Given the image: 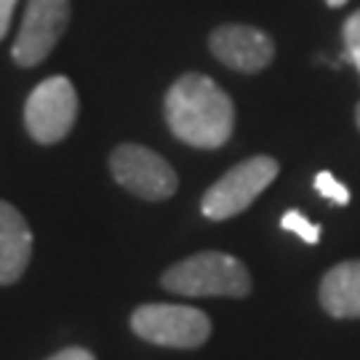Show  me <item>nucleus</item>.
Segmentation results:
<instances>
[{
  "instance_id": "9b49d317",
  "label": "nucleus",
  "mask_w": 360,
  "mask_h": 360,
  "mask_svg": "<svg viewBox=\"0 0 360 360\" xmlns=\"http://www.w3.org/2000/svg\"><path fill=\"white\" fill-rule=\"evenodd\" d=\"M281 227L288 232H294L296 238H302V240L309 245H315L321 240V227L312 224L302 211H285L283 219H281Z\"/></svg>"
},
{
  "instance_id": "f8f14e48",
  "label": "nucleus",
  "mask_w": 360,
  "mask_h": 360,
  "mask_svg": "<svg viewBox=\"0 0 360 360\" xmlns=\"http://www.w3.org/2000/svg\"><path fill=\"white\" fill-rule=\"evenodd\" d=\"M315 190H318L323 198H328L331 203H336V206H347L349 203V190L336 179L331 171H321V174L315 176Z\"/></svg>"
},
{
  "instance_id": "6e6552de",
  "label": "nucleus",
  "mask_w": 360,
  "mask_h": 360,
  "mask_svg": "<svg viewBox=\"0 0 360 360\" xmlns=\"http://www.w3.org/2000/svg\"><path fill=\"white\" fill-rule=\"evenodd\" d=\"M211 53L219 62L238 72H259L275 59V43L272 38L248 25H221L208 38Z\"/></svg>"
},
{
  "instance_id": "7ed1b4c3",
  "label": "nucleus",
  "mask_w": 360,
  "mask_h": 360,
  "mask_svg": "<svg viewBox=\"0 0 360 360\" xmlns=\"http://www.w3.org/2000/svg\"><path fill=\"white\" fill-rule=\"evenodd\" d=\"M278 171L281 166L270 155H254L243 163H238L206 190L200 200L203 217H208L211 221H224V219L243 214L275 181Z\"/></svg>"
},
{
  "instance_id": "ddd939ff",
  "label": "nucleus",
  "mask_w": 360,
  "mask_h": 360,
  "mask_svg": "<svg viewBox=\"0 0 360 360\" xmlns=\"http://www.w3.org/2000/svg\"><path fill=\"white\" fill-rule=\"evenodd\" d=\"M342 38H345V46H347V59L358 67L360 72V8L347 16V22L342 27Z\"/></svg>"
},
{
  "instance_id": "f3484780",
  "label": "nucleus",
  "mask_w": 360,
  "mask_h": 360,
  "mask_svg": "<svg viewBox=\"0 0 360 360\" xmlns=\"http://www.w3.org/2000/svg\"><path fill=\"white\" fill-rule=\"evenodd\" d=\"M355 123H358V129H360V102H358V107H355Z\"/></svg>"
},
{
  "instance_id": "4468645a",
  "label": "nucleus",
  "mask_w": 360,
  "mask_h": 360,
  "mask_svg": "<svg viewBox=\"0 0 360 360\" xmlns=\"http://www.w3.org/2000/svg\"><path fill=\"white\" fill-rule=\"evenodd\" d=\"M16 3H19V0H0V40L6 38V32H8V27H11V16H13Z\"/></svg>"
},
{
  "instance_id": "39448f33",
  "label": "nucleus",
  "mask_w": 360,
  "mask_h": 360,
  "mask_svg": "<svg viewBox=\"0 0 360 360\" xmlns=\"http://www.w3.org/2000/svg\"><path fill=\"white\" fill-rule=\"evenodd\" d=\"M110 171L120 187L142 200L158 203L176 193L179 179L163 155L142 144H120L110 155Z\"/></svg>"
},
{
  "instance_id": "f03ea898",
  "label": "nucleus",
  "mask_w": 360,
  "mask_h": 360,
  "mask_svg": "<svg viewBox=\"0 0 360 360\" xmlns=\"http://www.w3.org/2000/svg\"><path fill=\"white\" fill-rule=\"evenodd\" d=\"M166 291L179 296H232L243 299L251 294V275L240 259L219 251H203L181 259L160 278Z\"/></svg>"
},
{
  "instance_id": "dca6fc26",
  "label": "nucleus",
  "mask_w": 360,
  "mask_h": 360,
  "mask_svg": "<svg viewBox=\"0 0 360 360\" xmlns=\"http://www.w3.org/2000/svg\"><path fill=\"white\" fill-rule=\"evenodd\" d=\"M326 3H328V6H331V8H339V6H345V3H347V0H326Z\"/></svg>"
},
{
  "instance_id": "2eb2a0df",
  "label": "nucleus",
  "mask_w": 360,
  "mask_h": 360,
  "mask_svg": "<svg viewBox=\"0 0 360 360\" xmlns=\"http://www.w3.org/2000/svg\"><path fill=\"white\" fill-rule=\"evenodd\" d=\"M49 360H96V358L83 347H67V349H62V352L51 355Z\"/></svg>"
},
{
  "instance_id": "20e7f679",
  "label": "nucleus",
  "mask_w": 360,
  "mask_h": 360,
  "mask_svg": "<svg viewBox=\"0 0 360 360\" xmlns=\"http://www.w3.org/2000/svg\"><path fill=\"white\" fill-rule=\"evenodd\" d=\"M131 328L144 342L171 349H195L211 336L206 312L184 304H142L131 315Z\"/></svg>"
},
{
  "instance_id": "1a4fd4ad",
  "label": "nucleus",
  "mask_w": 360,
  "mask_h": 360,
  "mask_svg": "<svg viewBox=\"0 0 360 360\" xmlns=\"http://www.w3.org/2000/svg\"><path fill=\"white\" fill-rule=\"evenodd\" d=\"M32 257V230L25 214L0 200V285L16 283Z\"/></svg>"
},
{
  "instance_id": "0eeeda50",
  "label": "nucleus",
  "mask_w": 360,
  "mask_h": 360,
  "mask_svg": "<svg viewBox=\"0 0 360 360\" xmlns=\"http://www.w3.org/2000/svg\"><path fill=\"white\" fill-rule=\"evenodd\" d=\"M67 22H70V0H30L25 22L13 43V62L22 67L40 65L65 35Z\"/></svg>"
},
{
  "instance_id": "423d86ee",
  "label": "nucleus",
  "mask_w": 360,
  "mask_h": 360,
  "mask_svg": "<svg viewBox=\"0 0 360 360\" xmlns=\"http://www.w3.org/2000/svg\"><path fill=\"white\" fill-rule=\"evenodd\" d=\"M77 117L75 86L65 75H53L32 89L25 104L27 134L38 144L62 142Z\"/></svg>"
},
{
  "instance_id": "f257e3e1",
  "label": "nucleus",
  "mask_w": 360,
  "mask_h": 360,
  "mask_svg": "<svg viewBox=\"0 0 360 360\" xmlns=\"http://www.w3.org/2000/svg\"><path fill=\"white\" fill-rule=\"evenodd\" d=\"M166 120L174 136L184 144L217 150L232 136L235 104L217 80L187 72L168 89Z\"/></svg>"
},
{
  "instance_id": "9d476101",
  "label": "nucleus",
  "mask_w": 360,
  "mask_h": 360,
  "mask_svg": "<svg viewBox=\"0 0 360 360\" xmlns=\"http://www.w3.org/2000/svg\"><path fill=\"white\" fill-rule=\"evenodd\" d=\"M318 296L331 318H360V259L342 262L326 272Z\"/></svg>"
}]
</instances>
